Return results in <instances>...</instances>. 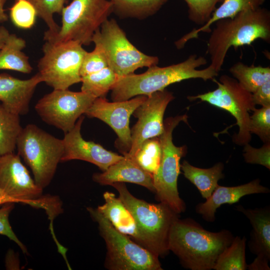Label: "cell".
<instances>
[{"mask_svg": "<svg viewBox=\"0 0 270 270\" xmlns=\"http://www.w3.org/2000/svg\"><path fill=\"white\" fill-rule=\"evenodd\" d=\"M234 238L228 230L212 232L192 218H179L171 226L168 248L178 256L184 268L210 270L219 255Z\"/></svg>", "mask_w": 270, "mask_h": 270, "instance_id": "obj_1", "label": "cell"}, {"mask_svg": "<svg viewBox=\"0 0 270 270\" xmlns=\"http://www.w3.org/2000/svg\"><path fill=\"white\" fill-rule=\"evenodd\" d=\"M206 64L204 57L193 54L176 64L164 67L154 66L141 74L120 76L111 90L112 100L118 102L138 96H148L164 90L171 84L190 78L212 80L218 72L211 66L202 70L197 69Z\"/></svg>", "mask_w": 270, "mask_h": 270, "instance_id": "obj_2", "label": "cell"}, {"mask_svg": "<svg viewBox=\"0 0 270 270\" xmlns=\"http://www.w3.org/2000/svg\"><path fill=\"white\" fill-rule=\"evenodd\" d=\"M214 23L206 53L210 56V66L218 72L230 48L250 45L258 39L270 42V12L266 8L244 10Z\"/></svg>", "mask_w": 270, "mask_h": 270, "instance_id": "obj_3", "label": "cell"}, {"mask_svg": "<svg viewBox=\"0 0 270 270\" xmlns=\"http://www.w3.org/2000/svg\"><path fill=\"white\" fill-rule=\"evenodd\" d=\"M110 186L116 190L118 198L135 221L138 244L158 257L166 256L170 252V231L174 222L180 218V214L161 202L150 204L136 198L124 182H116Z\"/></svg>", "mask_w": 270, "mask_h": 270, "instance_id": "obj_4", "label": "cell"}, {"mask_svg": "<svg viewBox=\"0 0 270 270\" xmlns=\"http://www.w3.org/2000/svg\"><path fill=\"white\" fill-rule=\"evenodd\" d=\"M106 246L104 266L110 270H162L159 257L118 231L96 208H87Z\"/></svg>", "mask_w": 270, "mask_h": 270, "instance_id": "obj_5", "label": "cell"}, {"mask_svg": "<svg viewBox=\"0 0 270 270\" xmlns=\"http://www.w3.org/2000/svg\"><path fill=\"white\" fill-rule=\"evenodd\" d=\"M18 154L30 168L36 184L44 189L52 180L64 152L62 139L34 124L22 128L16 140Z\"/></svg>", "mask_w": 270, "mask_h": 270, "instance_id": "obj_6", "label": "cell"}, {"mask_svg": "<svg viewBox=\"0 0 270 270\" xmlns=\"http://www.w3.org/2000/svg\"><path fill=\"white\" fill-rule=\"evenodd\" d=\"M186 114L170 117L164 120V130L158 137L162 154L159 166L153 175L154 193L158 200L178 214L185 212L186 206L178 190L180 160L186 152L185 146H176L172 142V132L180 122H187Z\"/></svg>", "mask_w": 270, "mask_h": 270, "instance_id": "obj_7", "label": "cell"}, {"mask_svg": "<svg viewBox=\"0 0 270 270\" xmlns=\"http://www.w3.org/2000/svg\"><path fill=\"white\" fill-rule=\"evenodd\" d=\"M112 12L110 0H72L62 10V26L58 32L44 37V40L52 42L72 40L88 46L96 32Z\"/></svg>", "mask_w": 270, "mask_h": 270, "instance_id": "obj_8", "label": "cell"}, {"mask_svg": "<svg viewBox=\"0 0 270 270\" xmlns=\"http://www.w3.org/2000/svg\"><path fill=\"white\" fill-rule=\"evenodd\" d=\"M0 189L16 203L45 210L52 220L62 212L58 198L43 194V189L36 184L20 156L14 152L0 154Z\"/></svg>", "mask_w": 270, "mask_h": 270, "instance_id": "obj_9", "label": "cell"}, {"mask_svg": "<svg viewBox=\"0 0 270 270\" xmlns=\"http://www.w3.org/2000/svg\"><path fill=\"white\" fill-rule=\"evenodd\" d=\"M38 64L43 82L54 90H66L81 82L80 69L87 52L78 42L45 41Z\"/></svg>", "mask_w": 270, "mask_h": 270, "instance_id": "obj_10", "label": "cell"}, {"mask_svg": "<svg viewBox=\"0 0 270 270\" xmlns=\"http://www.w3.org/2000/svg\"><path fill=\"white\" fill-rule=\"evenodd\" d=\"M92 42L102 48L108 66L120 76L158 64L157 56H148L134 46L114 19L107 20L102 24L94 34Z\"/></svg>", "mask_w": 270, "mask_h": 270, "instance_id": "obj_11", "label": "cell"}, {"mask_svg": "<svg viewBox=\"0 0 270 270\" xmlns=\"http://www.w3.org/2000/svg\"><path fill=\"white\" fill-rule=\"evenodd\" d=\"M218 84L215 90L194 96H188L189 100L200 99L216 107L229 112L236 118L239 127L238 132L234 136L233 140L238 144L246 145L251 139L250 132V116L255 104L252 94L244 90L236 80L222 75L220 81L212 80Z\"/></svg>", "mask_w": 270, "mask_h": 270, "instance_id": "obj_12", "label": "cell"}, {"mask_svg": "<svg viewBox=\"0 0 270 270\" xmlns=\"http://www.w3.org/2000/svg\"><path fill=\"white\" fill-rule=\"evenodd\" d=\"M96 98L82 91L54 90L42 97L34 108L44 122L66 133L74 128Z\"/></svg>", "mask_w": 270, "mask_h": 270, "instance_id": "obj_13", "label": "cell"}, {"mask_svg": "<svg viewBox=\"0 0 270 270\" xmlns=\"http://www.w3.org/2000/svg\"><path fill=\"white\" fill-rule=\"evenodd\" d=\"M146 98V96H138L126 100L109 102L105 98H96L84 114L100 120L113 129L118 136L116 148L124 155L132 145L130 116Z\"/></svg>", "mask_w": 270, "mask_h": 270, "instance_id": "obj_14", "label": "cell"}, {"mask_svg": "<svg viewBox=\"0 0 270 270\" xmlns=\"http://www.w3.org/2000/svg\"><path fill=\"white\" fill-rule=\"evenodd\" d=\"M174 98L172 92L165 89L146 96L133 113L138 120L130 130V149L123 156H132L145 140L158 137L162 134L166 109Z\"/></svg>", "mask_w": 270, "mask_h": 270, "instance_id": "obj_15", "label": "cell"}, {"mask_svg": "<svg viewBox=\"0 0 270 270\" xmlns=\"http://www.w3.org/2000/svg\"><path fill=\"white\" fill-rule=\"evenodd\" d=\"M84 118V116H80L74 128L64 133L61 162L73 160H84L93 164L103 172L105 171L110 166L122 158L124 156L108 150L93 142L84 140L80 133Z\"/></svg>", "mask_w": 270, "mask_h": 270, "instance_id": "obj_16", "label": "cell"}, {"mask_svg": "<svg viewBox=\"0 0 270 270\" xmlns=\"http://www.w3.org/2000/svg\"><path fill=\"white\" fill-rule=\"evenodd\" d=\"M43 82L38 72L26 80H21L6 73L0 74V102L11 112L25 115L37 86Z\"/></svg>", "mask_w": 270, "mask_h": 270, "instance_id": "obj_17", "label": "cell"}, {"mask_svg": "<svg viewBox=\"0 0 270 270\" xmlns=\"http://www.w3.org/2000/svg\"><path fill=\"white\" fill-rule=\"evenodd\" d=\"M259 179L235 186H224L218 184L212 194L204 202L198 204L196 212L208 222L215 220L216 210L222 204H232L238 202L243 196L254 194H268L269 188L260 184Z\"/></svg>", "mask_w": 270, "mask_h": 270, "instance_id": "obj_18", "label": "cell"}, {"mask_svg": "<svg viewBox=\"0 0 270 270\" xmlns=\"http://www.w3.org/2000/svg\"><path fill=\"white\" fill-rule=\"evenodd\" d=\"M235 208L249 220L252 226L248 242L251 252L256 255V258L268 262L270 260V206L252 209L239 204Z\"/></svg>", "mask_w": 270, "mask_h": 270, "instance_id": "obj_19", "label": "cell"}, {"mask_svg": "<svg viewBox=\"0 0 270 270\" xmlns=\"http://www.w3.org/2000/svg\"><path fill=\"white\" fill-rule=\"evenodd\" d=\"M92 180L102 185H111L116 182L133 183L155 192L152 176L142 169L132 158L126 156H124L122 158L102 172L94 174Z\"/></svg>", "mask_w": 270, "mask_h": 270, "instance_id": "obj_20", "label": "cell"}, {"mask_svg": "<svg viewBox=\"0 0 270 270\" xmlns=\"http://www.w3.org/2000/svg\"><path fill=\"white\" fill-rule=\"evenodd\" d=\"M103 196L105 202L98 206V210L118 231L138 244L139 236L135 221L122 201L114 193L108 191L104 194Z\"/></svg>", "mask_w": 270, "mask_h": 270, "instance_id": "obj_21", "label": "cell"}, {"mask_svg": "<svg viewBox=\"0 0 270 270\" xmlns=\"http://www.w3.org/2000/svg\"><path fill=\"white\" fill-rule=\"evenodd\" d=\"M264 2L265 0H224L220 6L216 8L210 18L205 24L184 35L174 42L176 46L178 49H181L188 40L198 38L200 32L210 33L212 30L211 26L217 20L233 18L244 10L260 8Z\"/></svg>", "mask_w": 270, "mask_h": 270, "instance_id": "obj_22", "label": "cell"}, {"mask_svg": "<svg viewBox=\"0 0 270 270\" xmlns=\"http://www.w3.org/2000/svg\"><path fill=\"white\" fill-rule=\"evenodd\" d=\"M224 168L222 162H218L208 168L194 166L186 160L180 164L184 177L197 188L205 199L212 194L218 186V180L224 177Z\"/></svg>", "mask_w": 270, "mask_h": 270, "instance_id": "obj_23", "label": "cell"}, {"mask_svg": "<svg viewBox=\"0 0 270 270\" xmlns=\"http://www.w3.org/2000/svg\"><path fill=\"white\" fill-rule=\"evenodd\" d=\"M26 42L15 34H10L4 44L0 50V70H10L30 74L32 68L29 58L22 52Z\"/></svg>", "mask_w": 270, "mask_h": 270, "instance_id": "obj_24", "label": "cell"}, {"mask_svg": "<svg viewBox=\"0 0 270 270\" xmlns=\"http://www.w3.org/2000/svg\"><path fill=\"white\" fill-rule=\"evenodd\" d=\"M113 12L118 16L146 18L156 14L168 0H110Z\"/></svg>", "mask_w": 270, "mask_h": 270, "instance_id": "obj_25", "label": "cell"}, {"mask_svg": "<svg viewBox=\"0 0 270 270\" xmlns=\"http://www.w3.org/2000/svg\"><path fill=\"white\" fill-rule=\"evenodd\" d=\"M230 72L239 84L251 94L270 80V66H248L238 62L231 66Z\"/></svg>", "mask_w": 270, "mask_h": 270, "instance_id": "obj_26", "label": "cell"}, {"mask_svg": "<svg viewBox=\"0 0 270 270\" xmlns=\"http://www.w3.org/2000/svg\"><path fill=\"white\" fill-rule=\"evenodd\" d=\"M20 116L0 102V154L14 152L17 138L22 130Z\"/></svg>", "mask_w": 270, "mask_h": 270, "instance_id": "obj_27", "label": "cell"}, {"mask_svg": "<svg viewBox=\"0 0 270 270\" xmlns=\"http://www.w3.org/2000/svg\"><path fill=\"white\" fill-rule=\"evenodd\" d=\"M246 238L234 237L232 243L219 255L213 268L215 270H245Z\"/></svg>", "mask_w": 270, "mask_h": 270, "instance_id": "obj_28", "label": "cell"}, {"mask_svg": "<svg viewBox=\"0 0 270 270\" xmlns=\"http://www.w3.org/2000/svg\"><path fill=\"white\" fill-rule=\"evenodd\" d=\"M120 76L108 66L82 77L81 91L96 98H105L118 81Z\"/></svg>", "mask_w": 270, "mask_h": 270, "instance_id": "obj_29", "label": "cell"}, {"mask_svg": "<svg viewBox=\"0 0 270 270\" xmlns=\"http://www.w3.org/2000/svg\"><path fill=\"white\" fill-rule=\"evenodd\" d=\"M161 154L160 142L158 138L156 137L145 140L130 158L153 176L159 166Z\"/></svg>", "mask_w": 270, "mask_h": 270, "instance_id": "obj_30", "label": "cell"}, {"mask_svg": "<svg viewBox=\"0 0 270 270\" xmlns=\"http://www.w3.org/2000/svg\"><path fill=\"white\" fill-rule=\"evenodd\" d=\"M35 8L37 15L48 27L44 37L56 34L60 28L54 18L55 14H60L68 0H27Z\"/></svg>", "mask_w": 270, "mask_h": 270, "instance_id": "obj_31", "label": "cell"}, {"mask_svg": "<svg viewBox=\"0 0 270 270\" xmlns=\"http://www.w3.org/2000/svg\"><path fill=\"white\" fill-rule=\"evenodd\" d=\"M38 16L34 6L27 0H15L10 8V16L13 24L22 29H29L35 24Z\"/></svg>", "mask_w": 270, "mask_h": 270, "instance_id": "obj_32", "label": "cell"}, {"mask_svg": "<svg viewBox=\"0 0 270 270\" xmlns=\"http://www.w3.org/2000/svg\"><path fill=\"white\" fill-rule=\"evenodd\" d=\"M188 8V18L192 22L201 26L210 18L218 3L224 0H184Z\"/></svg>", "mask_w": 270, "mask_h": 270, "instance_id": "obj_33", "label": "cell"}, {"mask_svg": "<svg viewBox=\"0 0 270 270\" xmlns=\"http://www.w3.org/2000/svg\"><path fill=\"white\" fill-rule=\"evenodd\" d=\"M250 132L258 136L265 143L270 139V106L254 110L250 116Z\"/></svg>", "mask_w": 270, "mask_h": 270, "instance_id": "obj_34", "label": "cell"}, {"mask_svg": "<svg viewBox=\"0 0 270 270\" xmlns=\"http://www.w3.org/2000/svg\"><path fill=\"white\" fill-rule=\"evenodd\" d=\"M94 50L86 52L83 58L80 69L81 77L97 72L108 67L106 56L102 48L94 45Z\"/></svg>", "mask_w": 270, "mask_h": 270, "instance_id": "obj_35", "label": "cell"}, {"mask_svg": "<svg viewBox=\"0 0 270 270\" xmlns=\"http://www.w3.org/2000/svg\"><path fill=\"white\" fill-rule=\"evenodd\" d=\"M13 202L6 203L0 208V234L6 236L14 242L24 253H27V249L13 231L9 222V216L14 208Z\"/></svg>", "mask_w": 270, "mask_h": 270, "instance_id": "obj_36", "label": "cell"}, {"mask_svg": "<svg viewBox=\"0 0 270 270\" xmlns=\"http://www.w3.org/2000/svg\"><path fill=\"white\" fill-rule=\"evenodd\" d=\"M244 157L246 162L252 164H258L270 169V142L260 148H256L248 144L244 145Z\"/></svg>", "mask_w": 270, "mask_h": 270, "instance_id": "obj_37", "label": "cell"}, {"mask_svg": "<svg viewBox=\"0 0 270 270\" xmlns=\"http://www.w3.org/2000/svg\"><path fill=\"white\" fill-rule=\"evenodd\" d=\"M252 95L255 105L262 106H270V80L260 86Z\"/></svg>", "mask_w": 270, "mask_h": 270, "instance_id": "obj_38", "label": "cell"}, {"mask_svg": "<svg viewBox=\"0 0 270 270\" xmlns=\"http://www.w3.org/2000/svg\"><path fill=\"white\" fill-rule=\"evenodd\" d=\"M10 33L8 30L3 26H0V50L4 44Z\"/></svg>", "mask_w": 270, "mask_h": 270, "instance_id": "obj_39", "label": "cell"}, {"mask_svg": "<svg viewBox=\"0 0 270 270\" xmlns=\"http://www.w3.org/2000/svg\"><path fill=\"white\" fill-rule=\"evenodd\" d=\"M16 203V201L0 189V206L6 203Z\"/></svg>", "mask_w": 270, "mask_h": 270, "instance_id": "obj_40", "label": "cell"}, {"mask_svg": "<svg viewBox=\"0 0 270 270\" xmlns=\"http://www.w3.org/2000/svg\"><path fill=\"white\" fill-rule=\"evenodd\" d=\"M6 0H0V22H4L8 20V16L6 14L4 6Z\"/></svg>", "mask_w": 270, "mask_h": 270, "instance_id": "obj_41", "label": "cell"}]
</instances>
